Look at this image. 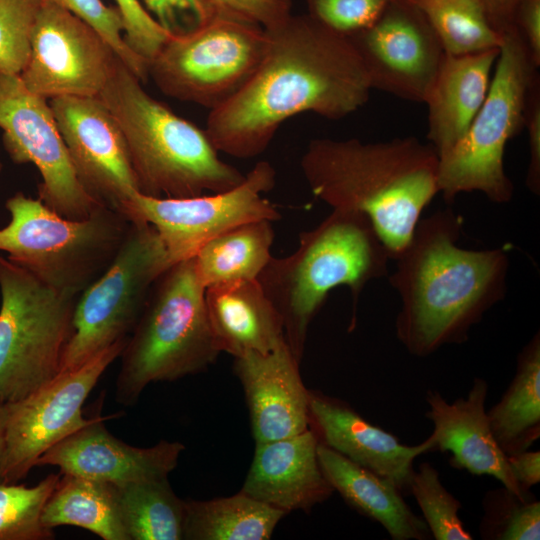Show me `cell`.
<instances>
[{"label": "cell", "instance_id": "obj_1", "mask_svg": "<svg viewBox=\"0 0 540 540\" xmlns=\"http://www.w3.org/2000/svg\"><path fill=\"white\" fill-rule=\"evenodd\" d=\"M266 48L248 82L209 111L206 133L218 152L249 159L263 153L280 126L304 112L342 119L372 91L348 36L310 15H289L265 29Z\"/></svg>", "mask_w": 540, "mask_h": 540}, {"label": "cell", "instance_id": "obj_2", "mask_svg": "<svg viewBox=\"0 0 540 540\" xmlns=\"http://www.w3.org/2000/svg\"><path fill=\"white\" fill-rule=\"evenodd\" d=\"M462 218L451 208L420 219L395 259L389 282L400 296L396 336L413 356L465 343L472 327L507 291L504 248L468 250L457 245Z\"/></svg>", "mask_w": 540, "mask_h": 540}, {"label": "cell", "instance_id": "obj_3", "mask_svg": "<svg viewBox=\"0 0 540 540\" xmlns=\"http://www.w3.org/2000/svg\"><path fill=\"white\" fill-rule=\"evenodd\" d=\"M438 166L436 150L415 137L380 142L317 138L300 161L312 194L332 210L366 216L393 260L439 193Z\"/></svg>", "mask_w": 540, "mask_h": 540}, {"label": "cell", "instance_id": "obj_4", "mask_svg": "<svg viewBox=\"0 0 540 540\" xmlns=\"http://www.w3.org/2000/svg\"><path fill=\"white\" fill-rule=\"evenodd\" d=\"M97 97L122 130L139 193L186 198L243 181L245 175L219 157L205 130L150 96L118 57Z\"/></svg>", "mask_w": 540, "mask_h": 540}, {"label": "cell", "instance_id": "obj_5", "mask_svg": "<svg viewBox=\"0 0 540 540\" xmlns=\"http://www.w3.org/2000/svg\"><path fill=\"white\" fill-rule=\"evenodd\" d=\"M389 260L370 220L341 210L301 232L293 253L271 257L257 280L282 316L286 343L299 361L309 326L330 291L348 287L355 310L363 288L388 275Z\"/></svg>", "mask_w": 540, "mask_h": 540}, {"label": "cell", "instance_id": "obj_6", "mask_svg": "<svg viewBox=\"0 0 540 540\" xmlns=\"http://www.w3.org/2000/svg\"><path fill=\"white\" fill-rule=\"evenodd\" d=\"M205 290L193 258L159 276L120 354L118 403L131 406L150 383L197 374L215 362L221 352L209 323Z\"/></svg>", "mask_w": 540, "mask_h": 540}, {"label": "cell", "instance_id": "obj_7", "mask_svg": "<svg viewBox=\"0 0 540 540\" xmlns=\"http://www.w3.org/2000/svg\"><path fill=\"white\" fill-rule=\"evenodd\" d=\"M5 208L10 221L0 229V252L48 287L74 296L108 267L130 227L103 205L86 219L71 220L23 192L8 198Z\"/></svg>", "mask_w": 540, "mask_h": 540}, {"label": "cell", "instance_id": "obj_8", "mask_svg": "<svg viewBox=\"0 0 540 540\" xmlns=\"http://www.w3.org/2000/svg\"><path fill=\"white\" fill-rule=\"evenodd\" d=\"M494 68L486 98L467 132L438 157V187L447 203L475 191L499 204L513 198L505 149L524 129L531 92L540 82L539 66L513 27L503 34Z\"/></svg>", "mask_w": 540, "mask_h": 540}, {"label": "cell", "instance_id": "obj_9", "mask_svg": "<svg viewBox=\"0 0 540 540\" xmlns=\"http://www.w3.org/2000/svg\"><path fill=\"white\" fill-rule=\"evenodd\" d=\"M0 402H15L60 374L78 296L60 293L0 256Z\"/></svg>", "mask_w": 540, "mask_h": 540}, {"label": "cell", "instance_id": "obj_10", "mask_svg": "<svg viewBox=\"0 0 540 540\" xmlns=\"http://www.w3.org/2000/svg\"><path fill=\"white\" fill-rule=\"evenodd\" d=\"M266 41L259 25L213 17L171 34L149 62L148 76L163 94L212 110L252 77Z\"/></svg>", "mask_w": 540, "mask_h": 540}, {"label": "cell", "instance_id": "obj_11", "mask_svg": "<svg viewBox=\"0 0 540 540\" xmlns=\"http://www.w3.org/2000/svg\"><path fill=\"white\" fill-rule=\"evenodd\" d=\"M170 266L155 228L142 221L130 222L112 262L77 298L60 373L80 367L128 338L153 284Z\"/></svg>", "mask_w": 540, "mask_h": 540}, {"label": "cell", "instance_id": "obj_12", "mask_svg": "<svg viewBox=\"0 0 540 540\" xmlns=\"http://www.w3.org/2000/svg\"><path fill=\"white\" fill-rule=\"evenodd\" d=\"M275 180L273 166L259 161L240 184L225 191L186 198H155L138 192L128 202L125 217L152 225L173 265L193 258L205 243L238 225L278 220L279 211L263 196Z\"/></svg>", "mask_w": 540, "mask_h": 540}, {"label": "cell", "instance_id": "obj_13", "mask_svg": "<svg viewBox=\"0 0 540 540\" xmlns=\"http://www.w3.org/2000/svg\"><path fill=\"white\" fill-rule=\"evenodd\" d=\"M127 340L114 343L76 369L60 373L25 398L4 403L2 483H17L26 477L49 448L96 418L84 417L83 404Z\"/></svg>", "mask_w": 540, "mask_h": 540}, {"label": "cell", "instance_id": "obj_14", "mask_svg": "<svg viewBox=\"0 0 540 540\" xmlns=\"http://www.w3.org/2000/svg\"><path fill=\"white\" fill-rule=\"evenodd\" d=\"M0 128L12 161L38 169V199L47 207L67 219L83 220L102 205L79 181L47 99L30 92L19 75L2 71Z\"/></svg>", "mask_w": 540, "mask_h": 540}, {"label": "cell", "instance_id": "obj_15", "mask_svg": "<svg viewBox=\"0 0 540 540\" xmlns=\"http://www.w3.org/2000/svg\"><path fill=\"white\" fill-rule=\"evenodd\" d=\"M117 56L90 25L65 8L42 0L28 62L19 77L45 99L97 97Z\"/></svg>", "mask_w": 540, "mask_h": 540}, {"label": "cell", "instance_id": "obj_16", "mask_svg": "<svg viewBox=\"0 0 540 540\" xmlns=\"http://www.w3.org/2000/svg\"><path fill=\"white\" fill-rule=\"evenodd\" d=\"M348 37L372 90L424 103L445 52L425 15L411 0H391L372 25Z\"/></svg>", "mask_w": 540, "mask_h": 540}, {"label": "cell", "instance_id": "obj_17", "mask_svg": "<svg viewBox=\"0 0 540 540\" xmlns=\"http://www.w3.org/2000/svg\"><path fill=\"white\" fill-rule=\"evenodd\" d=\"M76 175L100 204L121 213L139 192L122 130L98 97L50 99ZM126 218V217H125Z\"/></svg>", "mask_w": 540, "mask_h": 540}, {"label": "cell", "instance_id": "obj_18", "mask_svg": "<svg viewBox=\"0 0 540 540\" xmlns=\"http://www.w3.org/2000/svg\"><path fill=\"white\" fill-rule=\"evenodd\" d=\"M116 416H96L91 423L49 448L36 460L35 466H57L61 475L117 486L168 477L177 466L185 446L166 440L146 448L128 445L114 437L104 426L105 420Z\"/></svg>", "mask_w": 540, "mask_h": 540}, {"label": "cell", "instance_id": "obj_19", "mask_svg": "<svg viewBox=\"0 0 540 540\" xmlns=\"http://www.w3.org/2000/svg\"><path fill=\"white\" fill-rule=\"evenodd\" d=\"M489 385L476 377L466 397L448 402L438 391L426 394L425 417L433 424L427 438L431 451L449 452L452 467L476 476H492L523 498L534 494L521 489L509 467L507 455L490 428L485 402Z\"/></svg>", "mask_w": 540, "mask_h": 540}, {"label": "cell", "instance_id": "obj_20", "mask_svg": "<svg viewBox=\"0 0 540 540\" xmlns=\"http://www.w3.org/2000/svg\"><path fill=\"white\" fill-rule=\"evenodd\" d=\"M309 428L319 443L391 480L403 494L409 493L415 459L431 452L428 439L417 445L403 444L345 401L321 391L309 390Z\"/></svg>", "mask_w": 540, "mask_h": 540}, {"label": "cell", "instance_id": "obj_21", "mask_svg": "<svg viewBox=\"0 0 540 540\" xmlns=\"http://www.w3.org/2000/svg\"><path fill=\"white\" fill-rule=\"evenodd\" d=\"M299 363L286 341L271 352L235 358L234 371L244 390L255 443L309 429V390Z\"/></svg>", "mask_w": 540, "mask_h": 540}, {"label": "cell", "instance_id": "obj_22", "mask_svg": "<svg viewBox=\"0 0 540 540\" xmlns=\"http://www.w3.org/2000/svg\"><path fill=\"white\" fill-rule=\"evenodd\" d=\"M319 440L312 429L255 443L241 492L283 512H310L334 493L321 469Z\"/></svg>", "mask_w": 540, "mask_h": 540}, {"label": "cell", "instance_id": "obj_23", "mask_svg": "<svg viewBox=\"0 0 540 540\" xmlns=\"http://www.w3.org/2000/svg\"><path fill=\"white\" fill-rule=\"evenodd\" d=\"M499 49L445 54L424 103L429 144L438 157L465 135L488 93Z\"/></svg>", "mask_w": 540, "mask_h": 540}, {"label": "cell", "instance_id": "obj_24", "mask_svg": "<svg viewBox=\"0 0 540 540\" xmlns=\"http://www.w3.org/2000/svg\"><path fill=\"white\" fill-rule=\"evenodd\" d=\"M211 330L220 352L234 358L265 354L285 342L283 319L258 280H242L206 288Z\"/></svg>", "mask_w": 540, "mask_h": 540}, {"label": "cell", "instance_id": "obj_25", "mask_svg": "<svg viewBox=\"0 0 540 540\" xmlns=\"http://www.w3.org/2000/svg\"><path fill=\"white\" fill-rule=\"evenodd\" d=\"M318 459L334 492L359 514L379 523L393 540L432 538L424 519L405 502L401 490L380 476L319 443Z\"/></svg>", "mask_w": 540, "mask_h": 540}, {"label": "cell", "instance_id": "obj_26", "mask_svg": "<svg viewBox=\"0 0 540 540\" xmlns=\"http://www.w3.org/2000/svg\"><path fill=\"white\" fill-rule=\"evenodd\" d=\"M487 416L493 436L507 456L530 449L539 439V331L519 352L515 375Z\"/></svg>", "mask_w": 540, "mask_h": 540}, {"label": "cell", "instance_id": "obj_27", "mask_svg": "<svg viewBox=\"0 0 540 540\" xmlns=\"http://www.w3.org/2000/svg\"><path fill=\"white\" fill-rule=\"evenodd\" d=\"M273 221L238 225L205 243L193 257L197 276L206 288L242 280H257L270 261Z\"/></svg>", "mask_w": 540, "mask_h": 540}, {"label": "cell", "instance_id": "obj_28", "mask_svg": "<svg viewBox=\"0 0 540 540\" xmlns=\"http://www.w3.org/2000/svg\"><path fill=\"white\" fill-rule=\"evenodd\" d=\"M42 524L86 529L103 540H130L118 507L116 486L63 474L44 507Z\"/></svg>", "mask_w": 540, "mask_h": 540}, {"label": "cell", "instance_id": "obj_29", "mask_svg": "<svg viewBox=\"0 0 540 540\" xmlns=\"http://www.w3.org/2000/svg\"><path fill=\"white\" fill-rule=\"evenodd\" d=\"M286 515L243 492L185 500L183 540H268Z\"/></svg>", "mask_w": 540, "mask_h": 540}, {"label": "cell", "instance_id": "obj_30", "mask_svg": "<svg viewBox=\"0 0 540 540\" xmlns=\"http://www.w3.org/2000/svg\"><path fill=\"white\" fill-rule=\"evenodd\" d=\"M115 486L130 540H183L185 500L175 494L168 477Z\"/></svg>", "mask_w": 540, "mask_h": 540}, {"label": "cell", "instance_id": "obj_31", "mask_svg": "<svg viewBox=\"0 0 540 540\" xmlns=\"http://www.w3.org/2000/svg\"><path fill=\"white\" fill-rule=\"evenodd\" d=\"M425 15L445 54L499 49L503 41L480 0H411Z\"/></svg>", "mask_w": 540, "mask_h": 540}, {"label": "cell", "instance_id": "obj_32", "mask_svg": "<svg viewBox=\"0 0 540 540\" xmlns=\"http://www.w3.org/2000/svg\"><path fill=\"white\" fill-rule=\"evenodd\" d=\"M61 474H49L32 487L0 483V540H51L53 529L41 521L42 513Z\"/></svg>", "mask_w": 540, "mask_h": 540}, {"label": "cell", "instance_id": "obj_33", "mask_svg": "<svg viewBox=\"0 0 540 540\" xmlns=\"http://www.w3.org/2000/svg\"><path fill=\"white\" fill-rule=\"evenodd\" d=\"M479 535L483 540H539L540 502L523 498L502 486L488 490L482 499Z\"/></svg>", "mask_w": 540, "mask_h": 540}, {"label": "cell", "instance_id": "obj_34", "mask_svg": "<svg viewBox=\"0 0 540 540\" xmlns=\"http://www.w3.org/2000/svg\"><path fill=\"white\" fill-rule=\"evenodd\" d=\"M409 494L417 502L433 539H473L459 516L461 502L446 489L438 470L431 463L423 462L415 470Z\"/></svg>", "mask_w": 540, "mask_h": 540}, {"label": "cell", "instance_id": "obj_35", "mask_svg": "<svg viewBox=\"0 0 540 540\" xmlns=\"http://www.w3.org/2000/svg\"><path fill=\"white\" fill-rule=\"evenodd\" d=\"M42 0H0V71L20 75Z\"/></svg>", "mask_w": 540, "mask_h": 540}, {"label": "cell", "instance_id": "obj_36", "mask_svg": "<svg viewBox=\"0 0 540 540\" xmlns=\"http://www.w3.org/2000/svg\"><path fill=\"white\" fill-rule=\"evenodd\" d=\"M70 11L95 29L111 46L116 56L140 80L146 81L148 62L126 42L124 24L117 8L106 6L102 0H44Z\"/></svg>", "mask_w": 540, "mask_h": 540}, {"label": "cell", "instance_id": "obj_37", "mask_svg": "<svg viewBox=\"0 0 540 540\" xmlns=\"http://www.w3.org/2000/svg\"><path fill=\"white\" fill-rule=\"evenodd\" d=\"M391 0H306L307 14L327 28L350 36L372 25Z\"/></svg>", "mask_w": 540, "mask_h": 540}, {"label": "cell", "instance_id": "obj_38", "mask_svg": "<svg viewBox=\"0 0 540 540\" xmlns=\"http://www.w3.org/2000/svg\"><path fill=\"white\" fill-rule=\"evenodd\" d=\"M198 23L228 17L271 28L291 15V0H192Z\"/></svg>", "mask_w": 540, "mask_h": 540}, {"label": "cell", "instance_id": "obj_39", "mask_svg": "<svg viewBox=\"0 0 540 540\" xmlns=\"http://www.w3.org/2000/svg\"><path fill=\"white\" fill-rule=\"evenodd\" d=\"M124 24L127 44L148 64L171 33L163 28L139 0H115Z\"/></svg>", "mask_w": 540, "mask_h": 540}, {"label": "cell", "instance_id": "obj_40", "mask_svg": "<svg viewBox=\"0 0 540 540\" xmlns=\"http://www.w3.org/2000/svg\"><path fill=\"white\" fill-rule=\"evenodd\" d=\"M146 9L171 34L187 31L198 24L192 0H143Z\"/></svg>", "mask_w": 540, "mask_h": 540}, {"label": "cell", "instance_id": "obj_41", "mask_svg": "<svg viewBox=\"0 0 540 540\" xmlns=\"http://www.w3.org/2000/svg\"><path fill=\"white\" fill-rule=\"evenodd\" d=\"M528 133L529 162L526 185L535 195L540 193V82L533 88L525 116Z\"/></svg>", "mask_w": 540, "mask_h": 540}, {"label": "cell", "instance_id": "obj_42", "mask_svg": "<svg viewBox=\"0 0 540 540\" xmlns=\"http://www.w3.org/2000/svg\"><path fill=\"white\" fill-rule=\"evenodd\" d=\"M513 28L540 67V0H520L513 16Z\"/></svg>", "mask_w": 540, "mask_h": 540}, {"label": "cell", "instance_id": "obj_43", "mask_svg": "<svg viewBox=\"0 0 540 540\" xmlns=\"http://www.w3.org/2000/svg\"><path fill=\"white\" fill-rule=\"evenodd\" d=\"M509 467L512 474L524 491L530 489L540 482V452L529 449L508 455Z\"/></svg>", "mask_w": 540, "mask_h": 540}, {"label": "cell", "instance_id": "obj_44", "mask_svg": "<svg viewBox=\"0 0 540 540\" xmlns=\"http://www.w3.org/2000/svg\"><path fill=\"white\" fill-rule=\"evenodd\" d=\"M493 27L504 34L513 27V16L520 0H480Z\"/></svg>", "mask_w": 540, "mask_h": 540}, {"label": "cell", "instance_id": "obj_45", "mask_svg": "<svg viewBox=\"0 0 540 540\" xmlns=\"http://www.w3.org/2000/svg\"><path fill=\"white\" fill-rule=\"evenodd\" d=\"M3 413H4V403L0 402V469H1V461H2V422H3ZM0 483H2L0 478Z\"/></svg>", "mask_w": 540, "mask_h": 540}, {"label": "cell", "instance_id": "obj_46", "mask_svg": "<svg viewBox=\"0 0 540 540\" xmlns=\"http://www.w3.org/2000/svg\"><path fill=\"white\" fill-rule=\"evenodd\" d=\"M2 169H3V163H2L1 158H0V173H1Z\"/></svg>", "mask_w": 540, "mask_h": 540}]
</instances>
